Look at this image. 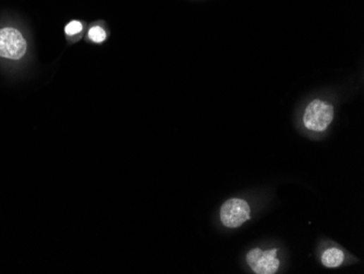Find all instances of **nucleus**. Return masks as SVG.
Segmentation results:
<instances>
[{"mask_svg":"<svg viewBox=\"0 0 364 274\" xmlns=\"http://www.w3.org/2000/svg\"><path fill=\"white\" fill-rule=\"evenodd\" d=\"M334 118V109L331 104L321 100H314L308 105L303 115V124L312 131H324Z\"/></svg>","mask_w":364,"mask_h":274,"instance_id":"1","label":"nucleus"},{"mask_svg":"<svg viewBox=\"0 0 364 274\" xmlns=\"http://www.w3.org/2000/svg\"><path fill=\"white\" fill-rule=\"evenodd\" d=\"M28 44L16 28L0 29V57L19 61L27 53Z\"/></svg>","mask_w":364,"mask_h":274,"instance_id":"2","label":"nucleus"},{"mask_svg":"<svg viewBox=\"0 0 364 274\" xmlns=\"http://www.w3.org/2000/svg\"><path fill=\"white\" fill-rule=\"evenodd\" d=\"M250 219V207L245 200L230 199L221 209V220L224 225L236 229Z\"/></svg>","mask_w":364,"mask_h":274,"instance_id":"3","label":"nucleus"},{"mask_svg":"<svg viewBox=\"0 0 364 274\" xmlns=\"http://www.w3.org/2000/svg\"><path fill=\"white\" fill-rule=\"evenodd\" d=\"M276 255H277V249L262 251L260 248H255L248 254L247 261L255 273L274 274L281 265Z\"/></svg>","mask_w":364,"mask_h":274,"instance_id":"4","label":"nucleus"},{"mask_svg":"<svg viewBox=\"0 0 364 274\" xmlns=\"http://www.w3.org/2000/svg\"><path fill=\"white\" fill-rule=\"evenodd\" d=\"M345 256L343 251L338 248H329L325 250L322 255V262L327 268H337L343 263Z\"/></svg>","mask_w":364,"mask_h":274,"instance_id":"5","label":"nucleus"},{"mask_svg":"<svg viewBox=\"0 0 364 274\" xmlns=\"http://www.w3.org/2000/svg\"><path fill=\"white\" fill-rule=\"evenodd\" d=\"M87 39L95 44L104 43L107 39V32H106L105 28L94 23L87 31Z\"/></svg>","mask_w":364,"mask_h":274,"instance_id":"6","label":"nucleus"},{"mask_svg":"<svg viewBox=\"0 0 364 274\" xmlns=\"http://www.w3.org/2000/svg\"><path fill=\"white\" fill-rule=\"evenodd\" d=\"M84 30V23L80 20H72L65 27V33L67 37L71 39V37H81L82 32Z\"/></svg>","mask_w":364,"mask_h":274,"instance_id":"7","label":"nucleus"}]
</instances>
